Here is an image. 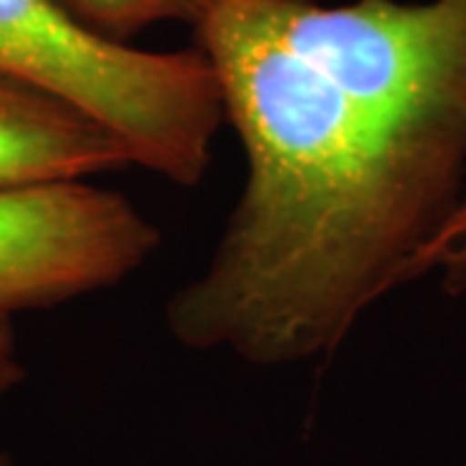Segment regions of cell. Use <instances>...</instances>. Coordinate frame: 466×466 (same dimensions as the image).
<instances>
[{
    "label": "cell",
    "mask_w": 466,
    "mask_h": 466,
    "mask_svg": "<svg viewBox=\"0 0 466 466\" xmlns=\"http://www.w3.org/2000/svg\"><path fill=\"white\" fill-rule=\"evenodd\" d=\"M24 379L18 358V337L11 317H0V401L5 400Z\"/></svg>",
    "instance_id": "obj_7"
},
{
    "label": "cell",
    "mask_w": 466,
    "mask_h": 466,
    "mask_svg": "<svg viewBox=\"0 0 466 466\" xmlns=\"http://www.w3.org/2000/svg\"><path fill=\"white\" fill-rule=\"evenodd\" d=\"M161 247V228L122 192L57 182L0 192V317L109 290Z\"/></svg>",
    "instance_id": "obj_3"
},
{
    "label": "cell",
    "mask_w": 466,
    "mask_h": 466,
    "mask_svg": "<svg viewBox=\"0 0 466 466\" xmlns=\"http://www.w3.org/2000/svg\"><path fill=\"white\" fill-rule=\"evenodd\" d=\"M433 269L443 272L449 290H459L466 285V198L441 233L417 254L415 265L410 269V280Z\"/></svg>",
    "instance_id": "obj_6"
},
{
    "label": "cell",
    "mask_w": 466,
    "mask_h": 466,
    "mask_svg": "<svg viewBox=\"0 0 466 466\" xmlns=\"http://www.w3.org/2000/svg\"><path fill=\"white\" fill-rule=\"evenodd\" d=\"M0 73L96 119L135 167L198 187L226 125L216 73L198 47L135 50L101 39L55 0H0Z\"/></svg>",
    "instance_id": "obj_2"
},
{
    "label": "cell",
    "mask_w": 466,
    "mask_h": 466,
    "mask_svg": "<svg viewBox=\"0 0 466 466\" xmlns=\"http://www.w3.org/2000/svg\"><path fill=\"white\" fill-rule=\"evenodd\" d=\"M0 466H14L11 456H8V453H3V451H0Z\"/></svg>",
    "instance_id": "obj_8"
},
{
    "label": "cell",
    "mask_w": 466,
    "mask_h": 466,
    "mask_svg": "<svg viewBox=\"0 0 466 466\" xmlns=\"http://www.w3.org/2000/svg\"><path fill=\"white\" fill-rule=\"evenodd\" d=\"M67 16L101 39L130 45V39L150 26L182 21L200 14L202 0H55Z\"/></svg>",
    "instance_id": "obj_5"
},
{
    "label": "cell",
    "mask_w": 466,
    "mask_h": 466,
    "mask_svg": "<svg viewBox=\"0 0 466 466\" xmlns=\"http://www.w3.org/2000/svg\"><path fill=\"white\" fill-rule=\"evenodd\" d=\"M133 167L130 150L96 119L32 84L0 73V192L86 182Z\"/></svg>",
    "instance_id": "obj_4"
},
{
    "label": "cell",
    "mask_w": 466,
    "mask_h": 466,
    "mask_svg": "<svg viewBox=\"0 0 466 466\" xmlns=\"http://www.w3.org/2000/svg\"><path fill=\"white\" fill-rule=\"evenodd\" d=\"M192 32L247 184L168 332L251 366L327 358L466 198V0H202Z\"/></svg>",
    "instance_id": "obj_1"
}]
</instances>
